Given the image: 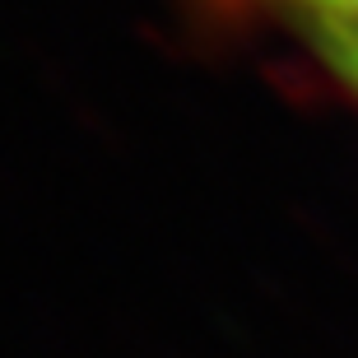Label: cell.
<instances>
[{
	"label": "cell",
	"mask_w": 358,
	"mask_h": 358,
	"mask_svg": "<svg viewBox=\"0 0 358 358\" xmlns=\"http://www.w3.org/2000/svg\"><path fill=\"white\" fill-rule=\"evenodd\" d=\"M331 75L358 93V0H279Z\"/></svg>",
	"instance_id": "1"
}]
</instances>
